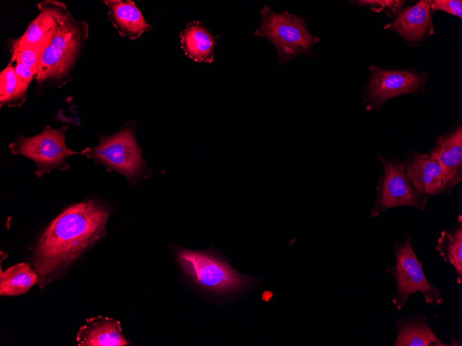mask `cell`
Returning <instances> with one entry per match:
<instances>
[{
    "instance_id": "ffe728a7",
    "label": "cell",
    "mask_w": 462,
    "mask_h": 346,
    "mask_svg": "<svg viewBox=\"0 0 462 346\" xmlns=\"http://www.w3.org/2000/svg\"><path fill=\"white\" fill-rule=\"evenodd\" d=\"M28 94L18 86L15 67L8 64L0 73L1 107H19L26 100Z\"/></svg>"
},
{
    "instance_id": "8992f818",
    "label": "cell",
    "mask_w": 462,
    "mask_h": 346,
    "mask_svg": "<svg viewBox=\"0 0 462 346\" xmlns=\"http://www.w3.org/2000/svg\"><path fill=\"white\" fill-rule=\"evenodd\" d=\"M395 263L385 269L396 282L397 291L392 302L401 310L411 294L420 293L429 305H440L443 298L439 289L427 279L423 271L422 262L416 257L411 243V236L396 241L394 246Z\"/></svg>"
},
{
    "instance_id": "5b68a950",
    "label": "cell",
    "mask_w": 462,
    "mask_h": 346,
    "mask_svg": "<svg viewBox=\"0 0 462 346\" xmlns=\"http://www.w3.org/2000/svg\"><path fill=\"white\" fill-rule=\"evenodd\" d=\"M261 21L253 33L271 43L277 50L278 65L302 56L314 57L313 48L320 39L306 27V19L286 10L273 11L265 5L260 11Z\"/></svg>"
},
{
    "instance_id": "3957f363",
    "label": "cell",
    "mask_w": 462,
    "mask_h": 346,
    "mask_svg": "<svg viewBox=\"0 0 462 346\" xmlns=\"http://www.w3.org/2000/svg\"><path fill=\"white\" fill-rule=\"evenodd\" d=\"M136 131V124L130 121L112 135L100 134L95 146L86 148L80 153L97 164L122 175L131 186L137 185L153 172L142 155Z\"/></svg>"
},
{
    "instance_id": "7c38bea8",
    "label": "cell",
    "mask_w": 462,
    "mask_h": 346,
    "mask_svg": "<svg viewBox=\"0 0 462 346\" xmlns=\"http://www.w3.org/2000/svg\"><path fill=\"white\" fill-rule=\"evenodd\" d=\"M385 28L400 35L409 46H419L434 33L430 1L421 0L403 8Z\"/></svg>"
},
{
    "instance_id": "5bb4252c",
    "label": "cell",
    "mask_w": 462,
    "mask_h": 346,
    "mask_svg": "<svg viewBox=\"0 0 462 346\" xmlns=\"http://www.w3.org/2000/svg\"><path fill=\"white\" fill-rule=\"evenodd\" d=\"M108 8V19L120 37L136 40L151 29L140 10L131 0H104Z\"/></svg>"
},
{
    "instance_id": "e0dca14e",
    "label": "cell",
    "mask_w": 462,
    "mask_h": 346,
    "mask_svg": "<svg viewBox=\"0 0 462 346\" xmlns=\"http://www.w3.org/2000/svg\"><path fill=\"white\" fill-rule=\"evenodd\" d=\"M394 346H447L434 333L423 314H412L396 321Z\"/></svg>"
},
{
    "instance_id": "7a4b0ae2",
    "label": "cell",
    "mask_w": 462,
    "mask_h": 346,
    "mask_svg": "<svg viewBox=\"0 0 462 346\" xmlns=\"http://www.w3.org/2000/svg\"><path fill=\"white\" fill-rule=\"evenodd\" d=\"M88 37L89 24L70 12L44 48L35 77L37 93L62 87L71 80Z\"/></svg>"
},
{
    "instance_id": "ac0fdd59",
    "label": "cell",
    "mask_w": 462,
    "mask_h": 346,
    "mask_svg": "<svg viewBox=\"0 0 462 346\" xmlns=\"http://www.w3.org/2000/svg\"><path fill=\"white\" fill-rule=\"evenodd\" d=\"M435 249L439 252L445 262H449L456 273V283L462 282V218H457V222L450 230L441 231Z\"/></svg>"
},
{
    "instance_id": "6da1fadb",
    "label": "cell",
    "mask_w": 462,
    "mask_h": 346,
    "mask_svg": "<svg viewBox=\"0 0 462 346\" xmlns=\"http://www.w3.org/2000/svg\"><path fill=\"white\" fill-rule=\"evenodd\" d=\"M109 215L104 205L86 200L68 206L50 222L34 253L35 271L41 287L106 234Z\"/></svg>"
},
{
    "instance_id": "603a6c76",
    "label": "cell",
    "mask_w": 462,
    "mask_h": 346,
    "mask_svg": "<svg viewBox=\"0 0 462 346\" xmlns=\"http://www.w3.org/2000/svg\"><path fill=\"white\" fill-rule=\"evenodd\" d=\"M430 10L432 13L436 10H441L460 19L462 18V2L461 0L430 1Z\"/></svg>"
},
{
    "instance_id": "cb8c5ba5",
    "label": "cell",
    "mask_w": 462,
    "mask_h": 346,
    "mask_svg": "<svg viewBox=\"0 0 462 346\" xmlns=\"http://www.w3.org/2000/svg\"><path fill=\"white\" fill-rule=\"evenodd\" d=\"M15 73L19 87L27 93L28 88L37 73L25 64L16 62Z\"/></svg>"
},
{
    "instance_id": "ba28073f",
    "label": "cell",
    "mask_w": 462,
    "mask_h": 346,
    "mask_svg": "<svg viewBox=\"0 0 462 346\" xmlns=\"http://www.w3.org/2000/svg\"><path fill=\"white\" fill-rule=\"evenodd\" d=\"M368 83L361 97L366 110H380L389 99L405 94L423 92L427 82L425 73L414 70L387 69L372 65Z\"/></svg>"
},
{
    "instance_id": "277c9868",
    "label": "cell",
    "mask_w": 462,
    "mask_h": 346,
    "mask_svg": "<svg viewBox=\"0 0 462 346\" xmlns=\"http://www.w3.org/2000/svg\"><path fill=\"white\" fill-rule=\"evenodd\" d=\"M175 255L185 275L207 292L225 295L254 284L255 279L234 270L212 249L198 251L176 247Z\"/></svg>"
},
{
    "instance_id": "9c48e42d",
    "label": "cell",
    "mask_w": 462,
    "mask_h": 346,
    "mask_svg": "<svg viewBox=\"0 0 462 346\" xmlns=\"http://www.w3.org/2000/svg\"><path fill=\"white\" fill-rule=\"evenodd\" d=\"M378 159L382 166V173L376 187V196L369 213L376 218L385 211L399 206H411L424 210L427 200L414 190L407 177L403 162L398 158Z\"/></svg>"
},
{
    "instance_id": "8fae6325",
    "label": "cell",
    "mask_w": 462,
    "mask_h": 346,
    "mask_svg": "<svg viewBox=\"0 0 462 346\" xmlns=\"http://www.w3.org/2000/svg\"><path fill=\"white\" fill-rule=\"evenodd\" d=\"M37 6L38 15L29 23L21 37L12 40L19 46L46 44L70 14L66 4L56 0L42 1Z\"/></svg>"
},
{
    "instance_id": "52a82bcc",
    "label": "cell",
    "mask_w": 462,
    "mask_h": 346,
    "mask_svg": "<svg viewBox=\"0 0 462 346\" xmlns=\"http://www.w3.org/2000/svg\"><path fill=\"white\" fill-rule=\"evenodd\" d=\"M67 129L65 126L53 128L47 125L35 136L19 135L9 144V149L13 155H21L32 160L36 164L35 175L38 177L53 169L64 171L69 167L66 158L79 154L66 146Z\"/></svg>"
},
{
    "instance_id": "30bf717a",
    "label": "cell",
    "mask_w": 462,
    "mask_h": 346,
    "mask_svg": "<svg viewBox=\"0 0 462 346\" xmlns=\"http://www.w3.org/2000/svg\"><path fill=\"white\" fill-rule=\"evenodd\" d=\"M403 165L415 191L426 200L438 195L447 196L453 189L438 162L429 153L412 151Z\"/></svg>"
},
{
    "instance_id": "7402d4cb",
    "label": "cell",
    "mask_w": 462,
    "mask_h": 346,
    "mask_svg": "<svg viewBox=\"0 0 462 346\" xmlns=\"http://www.w3.org/2000/svg\"><path fill=\"white\" fill-rule=\"evenodd\" d=\"M351 2L360 7L370 8L377 13L385 11L389 17H396L405 3V1L399 0H359Z\"/></svg>"
},
{
    "instance_id": "2e32d148",
    "label": "cell",
    "mask_w": 462,
    "mask_h": 346,
    "mask_svg": "<svg viewBox=\"0 0 462 346\" xmlns=\"http://www.w3.org/2000/svg\"><path fill=\"white\" fill-rule=\"evenodd\" d=\"M219 36H214L198 21L187 24L180 33L181 47L185 55L198 63L210 64Z\"/></svg>"
},
{
    "instance_id": "9a60e30c",
    "label": "cell",
    "mask_w": 462,
    "mask_h": 346,
    "mask_svg": "<svg viewBox=\"0 0 462 346\" xmlns=\"http://www.w3.org/2000/svg\"><path fill=\"white\" fill-rule=\"evenodd\" d=\"M76 340L79 346H124L129 343L122 334L120 322L103 316L87 319L80 328Z\"/></svg>"
},
{
    "instance_id": "d6986e66",
    "label": "cell",
    "mask_w": 462,
    "mask_h": 346,
    "mask_svg": "<svg viewBox=\"0 0 462 346\" xmlns=\"http://www.w3.org/2000/svg\"><path fill=\"white\" fill-rule=\"evenodd\" d=\"M39 282V277L29 264H16L0 273L1 296H18L26 293Z\"/></svg>"
},
{
    "instance_id": "4fadbf2b",
    "label": "cell",
    "mask_w": 462,
    "mask_h": 346,
    "mask_svg": "<svg viewBox=\"0 0 462 346\" xmlns=\"http://www.w3.org/2000/svg\"><path fill=\"white\" fill-rule=\"evenodd\" d=\"M429 153L440 164L452 188L462 181V126L459 123L439 136Z\"/></svg>"
},
{
    "instance_id": "44dd1931",
    "label": "cell",
    "mask_w": 462,
    "mask_h": 346,
    "mask_svg": "<svg viewBox=\"0 0 462 346\" xmlns=\"http://www.w3.org/2000/svg\"><path fill=\"white\" fill-rule=\"evenodd\" d=\"M46 44L37 46H19L12 40L9 50L11 54L10 65L13 62L25 64L37 73L40 58Z\"/></svg>"
}]
</instances>
